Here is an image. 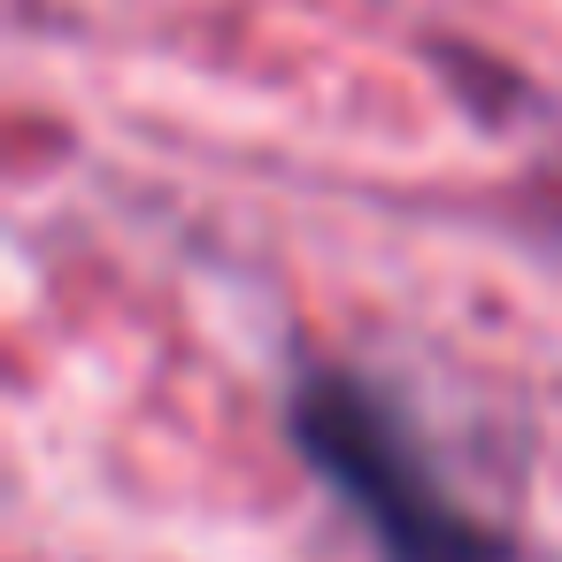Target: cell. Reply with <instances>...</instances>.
<instances>
[{
  "instance_id": "1",
  "label": "cell",
  "mask_w": 562,
  "mask_h": 562,
  "mask_svg": "<svg viewBox=\"0 0 562 562\" xmlns=\"http://www.w3.org/2000/svg\"><path fill=\"white\" fill-rule=\"evenodd\" d=\"M293 439L301 454L355 501V516L370 524L385 562H508L501 531H485L431 470L424 439L401 424V408L347 378V370H316L293 393Z\"/></svg>"
}]
</instances>
